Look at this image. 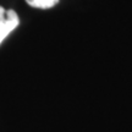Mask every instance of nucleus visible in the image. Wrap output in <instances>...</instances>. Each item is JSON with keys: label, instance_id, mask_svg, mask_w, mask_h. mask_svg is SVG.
Here are the masks:
<instances>
[{"label": "nucleus", "instance_id": "1", "mask_svg": "<svg viewBox=\"0 0 132 132\" xmlns=\"http://www.w3.org/2000/svg\"><path fill=\"white\" fill-rule=\"evenodd\" d=\"M20 19L15 10H6L0 6V44L10 33L19 27Z\"/></svg>", "mask_w": 132, "mask_h": 132}, {"label": "nucleus", "instance_id": "2", "mask_svg": "<svg viewBox=\"0 0 132 132\" xmlns=\"http://www.w3.org/2000/svg\"><path fill=\"white\" fill-rule=\"evenodd\" d=\"M26 3L36 9H42V10H47L50 9L53 6L59 3V0H26Z\"/></svg>", "mask_w": 132, "mask_h": 132}]
</instances>
